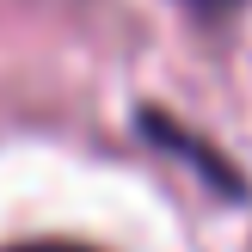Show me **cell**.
<instances>
[{"label":"cell","mask_w":252,"mask_h":252,"mask_svg":"<svg viewBox=\"0 0 252 252\" xmlns=\"http://www.w3.org/2000/svg\"><path fill=\"white\" fill-rule=\"evenodd\" d=\"M135 129H142V135H148L154 148H166V154H179L185 166H191L197 179H209V185H216L221 197H246V179H240V172H234L228 160H221L216 148L203 142V135H191V129H185L179 117H166L160 105H142V111H135Z\"/></svg>","instance_id":"6da1fadb"},{"label":"cell","mask_w":252,"mask_h":252,"mask_svg":"<svg viewBox=\"0 0 252 252\" xmlns=\"http://www.w3.org/2000/svg\"><path fill=\"white\" fill-rule=\"evenodd\" d=\"M0 252H98V246H80V240H19V246H0Z\"/></svg>","instance_id":"7a4b0ae2"},{"label":"cell","mask_w":252,"mask_h":252,"mask_svg":"<svg viewBox=\"0 0 252 252\" xmlns=\"http://www.w3.org/2000/svg\"><path fill=\"white\" fill-rule=\"evenodd\" d=\"M185 6H191V12H203V19H221V12H234L240 0H185Z\"/></svg>","instance_id":"3957f363"}]
</instances>
